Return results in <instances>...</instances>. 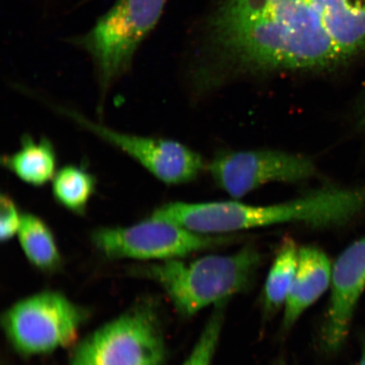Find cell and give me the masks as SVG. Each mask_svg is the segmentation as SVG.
Segmentation results:
<instances>
[{"instance_id":"obj_7","label":"cell","mask_w":365,"mask_h":365,"mask_svg":"<svg viewBox=\"0 0 365 365\" xmlns=\"http://www.w3.org/2000/svg\"><path fill=\"white\" fill-rule=\"evenodd\" d=\"M91 239L95 248L108 259L163 262L217 248L234 238L199 234L150 215L133 225L97 228Z\"/></svg>"},{"instance_id":"obj_19","label":"cell","mask_w":365,"mask_h":365,"mask_svg":"<svg viewBox=\"0 0 365 365\" xmlns=\"http://www.w3.org/2000/svg\"><path fill=\"white\" fill-rule=\"evenodd\" d=\"M277 365H287V364L284 362H282V363H278Z\"/></svg>"},{"instance_id":"obj_4","label":"cell","mask_w":365,"mask_h":365,"mask_svg":"<svg viewBox=\"0 0 365 365\" xmlns=\"http://www.w3.org/2000/svg\"><path fill=\"white\" fill-rule=\"evenodd\" d=\"M168 0H117L86 33L70 43L88 53L103 93L129 71L140 45L157 26Z\"/></svg>"},{"instance_id":"obj_11","label":"cell","mask_w":365,"mask_h":365,"mask_svg":"<svg viewBox=\"0 0 365 365\" xmlns=\"http://www.w3.org/2000/svg\"><path fill=\"white\" fill-rule=\"evenodd\" d=\"M331 274L332 264L322 250L313 245L300 248L296 275L284 307V330L291 329L329 289Z\"/></svg>"},{"instance_id":"obj_3","label":"cell","mask_w":365,"mask_h":365,"mask_svg":"<svg viewBox=\"0 0 365 365\" xmlns=\"http://www.w3.org/2000/svg\"><path fill=\"white\" fill-rule=\"evenodd\" d=\"M262 263V253L247 245L231 255H207L194 261L168 259L132 272L161 287L176 312L189 318L247 290Z\"/></svg>"},{"instance_id":"obj_10","label":"cell","mask_w":365,"mask_h":365,"mask_svg":"<svg viewBox=\"0 0 365 365\" xmlns=\"http://www.w3.org/2000/svg\"><path fill=\"white\" fill-rule=\"evenodd\" d=\"M331 296L322 345L334 354L349 336L356 307L365 290V237L346 248L332 264Z\"/></svg>"},{"instance_id":"obj_15","label":"cell","mask_w":365,"mask_h":365,"mask_svg":"<svg viewBox=\"0 0 365 365\" xmlns=\"http://www.w3.org/2000/svg\"><path fill=\"white\" fill-rule=\"evenodd\" d=\"M96 177L86 168L66 165L57 171L52 180L56 202L68 212L83 215L97 190Z\"/></svg>"},{"instance_id":"obj_2","label":"cell","mask_w":365,"mask_h":365,"mask_svg":"<svg viewBox=\"0 0 365 365\" xmlns=\"http://www.w3.org/2000/svg\"><path fill=\"white\" fill-rule=\"evenodd\" d=\"M365 207V191L323 189L290 202L250 205L234 202H170L150 215L203 235H225L284 223L313 227L339 226Z\"/></svg>"},{"instance_id":"obj_1","label":"cell","mask_w":365,"mask_h":365,"mask_svg":"<svg viewBox=\"0 0 365 365\" xmlns=\"http://www.w3.org/2000/svg\"><path fill=\"white\" fill-rule=\"evenodd\" d=\"M212 34L213 82L331 70L365 51V0H222Z\"/></svg>"},{"instance_id":"obj_14","label":"cell","mask_w":365,"mask_h":365,"mask_svg":"<svg viewBox=\"0 0 365 365\" xmlns=\"http://www.w3.org/2000/svg\"><path fill=\"white\" fill-rule=\"evenodd\" d=\"M299 250L293 239L282 241L264 289V312L268 316L284 307L298 267Z\"/></svg>"},{"instance_id":"obj_9","label":"cell","mask_w":365,"mask_h":365,"mask_svg":"<svg viewBox=\"0 0 365 365\" xmlns=\"http://www.w3.org/2000/svg\"><path fill=\"white\" fill-rule=\"evenodd\" d=\"M214 180L235 198L271 182H299L317 173L312 160L278 150L225 153L210 164Z\"/></svg>"},{"instance_id":"obj_18","label":"cell","mask_w":365,"mask_h":365,"mask_svg":"<svg viewBox=\"0 0 365 365\" xmlns=\"http://www.w3.org/2000/svg\"><path fill=\"white\" fill-rule=\"evenodd\" d=\"M357 365H365V341L363 344L361 356Z\"/></svg>"},{"instance_id":"obj_5","label":"cell","mask_w":365,"mask_h":365,"mask_svg":"<svg viewBox=\"0 0 365 365\" xmlns=\"http://www.w3.org/2000/svg\"><path fill=\"white\" fill-rule=\"evenodd\" d=\"M167 354L156 305L143 302L77 342L70 365H163Z\"/></svg>"},{"instance_id":"obj_13","label":"cell","mask_w":365,"mask_h":365,"mask_svg":"<svg viewBox=\"0 0 365 365\" xmlns=\"http://www.w3.org/2000/svg\"><path fill=\"white\" fill-rule=\"evenodd\" d=\"M18 240L29 262L38 270L53 272L61 269L62 257L51 228L34 213H23Z\"/></svg>"},{"instance_id":"obj_8","label":"cell","mask_w":365,"mask_h":365,"mask_svg":"<svg viewBox=\"0 0 365 365\" xmlns=\"http://www.w3.org/2000/svg\"><path fill=\"white\" fill-rule=\"evenodd\" d=\"M53 107L90 133L122 150L163 184H185L195 180L203 170L202 156L176 140L124 133L73 109Z\"/></svg>"},{"instance_id":"obj_6","label":"cell","mask_w":365,"mask_h":365,"mask_svg":"<svg viewBox=\"0 0 365 365\" xmlns=\"http://www.w3.org/2000/svg\"><path fill=\"white\" fill-rule=\"evenodd\" d=\"M88 310L59 292L46 290L17 301L4 312L6 339L24 357L48 354L77 344Z\"/></svg>"},{"instance_id":"obj_16","label":"cell","mask_w":365,"mask_h":365,"mask_svg":"<svg viewBox=\"0 0 365 365\" xmlns=\"http://www.w3.org/2000/svg\"><path fill=\"white\" fill-rule=\"evenodd\" d=\"M215 305L197 341L182 365H212L225 322V304Z\"/></svg>"},{"instance_id":"obj_12","label":"cell","mask_w":365,"mask_h":365,"mask_svg":"<svg viewBox=\"0 0 365 365\" xmlns=\"http://www.w3.org/2000/svg\"><path fill=\"white\" fill-rule=\"evenodd\" d=\"M57 154L48 138L22 136L19 149L3 157L8 171L26 185L41 187L53 180L57 173Z\"/></svg>"},{"instance_id":"obj_17","label":"cell","mask_w":365,"mask_h":365,"mask_svg":"<svg viewBox=\"0 0 365 365\" xmlns=\"http://www.w3.org/2000/svg\"><path fill=\"white\" fill-rule=\"evenodd\" d=\"M23 213L15 200L9 194L0 197V240L2 243L11 240L19 232Z\"/></svg>"}]
</instances>
